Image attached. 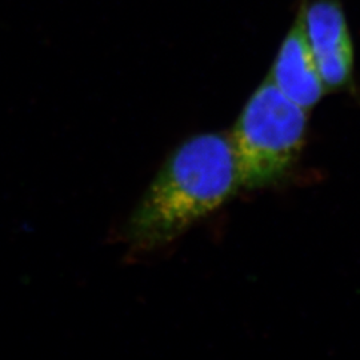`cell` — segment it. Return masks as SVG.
<instances>
[{"instance_id": "cell-3", "label": "cell", "mask_w": 360, "mask_h": 360, "mask_svg": "<svg viewBox=\"0 0 360 360\" xmlns=\"http://www.w3.org/2000/svg\"><path fill=\"white\" fill-rule=\"evenodd\" d=\"M303 26L327 91L345 90L354 80V43L340 0H303Z\"/></svg>"}, {"instance_id": "cell-2", "label": "cell", "mask_w": 360, "mask_h": 360, "mask_svg": "<svg viewBox=\"0 0 360 360\" xmlns=\"http://www.w3.org/2000/svg\"><path fill=\"white\" fill-rule=\"evenodd\" d=\"M306 129L307 111L266 77L229 136L239 188L257 190L283 179L302 153Z\"/></svg>"}, {"instance_id": "cell-1", "label": "cell", "mask_w": 360, "mask_h": 360, "mask_svg": "<svg viewBox=\"0 0 360 360\" xmlns=\"http://www.w3.org/2000/svg\"><path fill=\"white\" fill-rule=\"evenodd\" d=\"M238 188L229 136H193L168 156L134 210L126 230L129 242L142 251L167 245Z\"/></svg>"}, {"instance_id": "cell-4", "label": "cell", "mask_w": 360, "mask_h": 360, "mask_svg": "<svg viewBox=\"0 0 360 360\" xmlns=\"http://www.w3.org/2000/svg\"><path fill=\"white\" fill-rule=\"evenodd\" d=\"M267 77L290 101L307 112L322 101L327 91L309 49L300 7Z\"/></svg>"}]
</instances>
